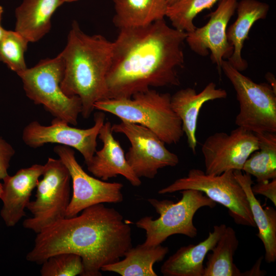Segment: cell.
<instances>
[{"label": "cell", "mask_w": 276, "mask_h": 276, "mask_svg": "<svg viewBox=\"0 0 276 276\" xmlns=\"http://www.w3.org/2000/svg\"><path fill=\"white\" fill-rule=\"evenodd\" d=\"M223 72L233 86L239 103L235 124L255 133L276 132V93L268 83H257L243 75L227 60Z\"/></svg>", "instance_id": "ba28073f"}, {"label": "cell", "mask_w": 276, "mask_h": 276, "mask_svg": "<svg viewBox=\"0 0 276 276\" xmlns=\"http://www.w3.org/2000/svg\"><path fill=\"white\" fill-rule=\"evenodd\" d=\"M220 1L178 0L168 6L166 17L171 21L172 27L179 31L189 33L196 28L194 24L195 17Z\"/></svg>", "instance_id": "484cf974"}, {"label": "cell", "mask_w": 276, "mask_h": 276, "mask_svg": "<svg viewBox=\"0 0 276 276\" xmlns=\"http://www.w3.org/2000/svg\"><path fill=\"white\" fill-rule=\"evenodd\" d=\"M251 191L255 195H263L271 200L274 206L276 205V178L257 182L252 185Z\"/></svg>", "instance_id": "f546056e"}, {"label": "cell", "mask_w": 276, "mask_h": 276, "mask_svg": "<svg viewBox=\"0 0 276 276\" xmlns=\"http://www.w3.org/2000/svg\"><path fill=\"white\" fill-rule=\"evenodd\" d=\"M179 192L181 198L176 203L170 200L148 199L159 216L154 220L152 216H145L135 223L137 227L146 232L143 246L160 245L175 234L195 238L197 229L193 223L194 215L202 207L213 208L216 205L215 202L198 190L188 189Z\"/></svg>", "instance_id": "8992f818"}, {"label": "cell", "mask_w": 276, "mask_h": 276, "mask_svg": "<svg viewBox=\"0 0 276 276\" xmlns=\"http://www.w3.org/2000/svg\"><path fill=\"white\" fill-rule=\"evenodd\" d=\"M15 153L13 147L0 136V179L8 175L10 162Z\"/></svg>", "instance_id": "f1b7e54d"}, {"label": "cell", "mask_w": 276, "mask_h": 276, "mask_svg": "<svg viewBox=\"0 0 276 276\" xmlns=\"http://www.w3.org/2000/svg\"><path fill=\"white\" fill-rule=\"evenodd\" d=\"M64 3H65V2H74V1H77L78 0H63Z\"/></svg>", "instance_id": "d590c367"}, {"label": "cell", "mask_w": 276, "mask_h": 276, "mask_svg": "<svg viewBox=\"0 0 276 276\" xmlns=\"http://www.w3.org/2000/svg\"><path fill=\"white\" fill-rule=\"evenodd\" d=\"M265 77L272 90L276 93V79L274 75L270 72H267Z\"/></svg>", "instance_id": "1f68e13d"}, {"label": "cell", "mask_w": 276, "mask_h": 276, "mask_svg": "<svg viewBox=\"0 0 276 276\" xmlns=\"http://www.w3.org/2000/svg\"><path fill=\"white\" fill-rule=\"evenodd\" d=\"M235 177L244 190L249 203L252 218L258 227V238L265 249V259L268 263L276 260V211L271 206L263 208L251 191L254 182L251 176L241 170L234 171Z\"/></svg>", "instance_id": "44dd1931"}, {"label": "cell", "mask_w": 276, "mask_h": 276, "mask_svg": "<svg viewBox=\"0 0 276 276\" xmlns=\"http://www.w3.org/2000/svg\"><path fill=\"white\" fill-rule=\"evenodd\" d=\"M168 252L169 248L161 244L151 247L139 244L128 250L123 260L104 266L101 271L114 272L122 276H157L153 266L162 261Z\"/></svg>", "instance_id": "603a6c76"}, {"label": "cell", "mask_w": 276, "mask_h": 276, "mask_svg": "<svg viewBox=\"0 0 276 276\" xmlns=\"http://www.w3.org/2000/svg\"><path fill=\"white\" fill-rule=\"evenodd\" d=\"M53 150L68 169L72 181L73 194L65 217L77 216L96 204L123 201L122 183L106 182L88 175L77 162L71 147L58 145Z\"/></svg>", "instance_id": "7c38bea8"}, {"label": "cell", "mask_w": 276, "mask_h": 276, "mask_svg": "<svg viewBox=\"0 0 276 276\" xmlns=\"http://www.w3.org/2000/svg\"><path fill=\"white\" fill-rule=\"evenodd\" d=\"M112 132L125 135L130 143L126 160L139 177L154 178L158 171L175 167L177 155L169 151L165 143L153 132L141 125L121 121L111 126Z\"/></svg>", "instance_id": "30bf717a"}, {"label": "cell", "mask_w": 276, "mask_h": 276, "mask_svg": "<svg viewBox=\"0 0 276 276\" xmlns=\"http://www.w3.org/2000/svg\"><path fill=\"white\" fill-rule=\"evenodd\" d=\"M110 122H104L100 129L98 137L103 147L96 151L91 159L86 165L87 170L96 177L106 181L120 175L131 185L138 187L141 181L128 164L123 149L116 140Z\"/></svg>", "instance_id": "2e32d148"}, {"label": "cell", "mask_w": 276, "mask_h": 276, "mask_svg": "<svg viewBox=\"0 0 276 276\" xmlns=\"http://www.w3.org/2000/svg\"><path fill=\"white\" fill-rule=\"evenodd\" d=\"M3 12H4L3 7L2 6H0V41L2 40V39L4 37L7 31L6 30L3 28V27H2L1 25V21H2V18Z\"/></svg>", "instance_id": "d6a6232c"}, {"label": "cell", "mask_w": 276, "mask_h": 276, "mask_svg": "<svg viewBox=\"0 0 276 276\" xmlns=\"http://www.w3.org/2000/svg\"><path fill=\"white\" fill-rule=\"evenodd\" d=\"M113 22L119 30L146 26L165 19L167 0H112Z\"/></svg>", "instance_id": "7402d4cb"}, {"label": "cell", "mask_w": 276, "mask_h": 276, "mask_svg": "<svg viewBox=\"0 0 276 276\" xmlns=\"http://www.w3.org/2000/svg\"><path fill=\"white\" fill-rule=\"evenodd\" d=\"M167 1L168 5L170 6L176 3L178 0H167Z\"/></svg>", "instance_id": "836d02e7"}, {"label": "cell", "mask_w": 276, "mask_h": 276, "mask_svg": "<svg viewBox=\"0 0 276 276\" xmlns=\"http://www.w3.org/2000/svg\"><path fill=\"white\" fill-rule=\"evenodd\" d=\"M237 4V0H220L216 10L210 14L208 22L187 34L186 41L191 50L200 56H206L210 52L211 61L219 73L222 61L227 59L233 52L226 30Z\"/></svg>", "instance_id": "5bb4252c"}, {"label": "cell", "mask_w": 276, "mask_h": 276, "mask_svg": "<svg viewBox=\"0 0 276 276\" xmlns=\"http://www.w3.org/2000/svg\"><path fill=\"white\" fill-rule=\"evenodd\" d=\"M259 149L256 134L241 127L229 134L216 132L202 145L204 172L219 175L228 170H241L248 157Z\"/></svg>", "instance_id": "4fadbf2b"}, {"label": "cell", "mask_w": 276, "mask_h": 276, "mask_svg": "<svg viewBox=\"0 0 276 276\" xmlns=\"http://www.w3.org/2000/svg\"><path fill=\"white\" fill-rule=\"evenodd\" d=\"M238 245L235 230L226 226L211 253L208 255L203 276H241L242 272L234 262Z\"/></svg>", "instance_id": "cb8c5ba5"}, {"label": "cell", "mask_w": 276, "mask_h": 276, "mask_svg": "<svg viewBox=\"0 0 276 276\" xmlns=\"http://www.w3.org/2000/svg\"><path fill=\"white\" fill-rule=\"evenodd\" d=\"M64 72V61L59 53L54 58L40 60L17 75L26 95L35 104L42 105L54 118L75 126L82 104L78 97H70L63 92L61 83Z\"/></svg>", "instance_id": "5b68a950"}, {"label": "cell", "mask_w": 276, "mask_h": 276, "mask_svg": "<svg viewBox=\"0 0 276 276\" xmlns=\"http://www.w3.org/2000/svg\"><path fill=\"white\" fill-rule=\"evenodd\" d=\"M188 189L201 191L216 203L225 206L236 223L256 227L246 195L233 170L212 175L200 169H192L187 176L175 180L159 190L158 193H172Z\"/></svg>", "instance_id": "52a82bcc"}, {"label": "cell", "mask_w": 276, "mask_h": 276, "mask_svg": "<svg viewBox=\"0 0 276 276\" xmlns=\"http://www.w3.org/2000/svg\"><path fill=\"white\" fill-rule=\"evenodd\" d=\"M255 134L259 149L248 157L242 171L255 177L257 182L276 178V132Z\"/></svg>", "instance_id": "d4e9b609"}, {"label": "cell", "mask_w": 276, "mask_h": 276, "mask_svg": "<svg viewBox=\"0 0 276 276\" xmlns=\"http://www.w3.org/2000/svg\"><path fill=\"white\" fill-rule=\"evenodd\" d=\"M132 247L129 224L117 210L99 203L37 233L26 258L41 264L52 256L74 253L82 259V276H101L102 267L119 261Z\"/></svg>", "instance_id": "7a4b0ae2"}, {"label": "cell", "mask_w": 276, "mask_h": 276, "mask_svg": "<svg viewBox=\"0 0 276 276\" xmlns=\"http://www.w3.org/2000/svg\"><path fill=\"white\" fill-rule=\"evenodd\" d=\"M41 265L40 272L42 276H82L83 273L81 257L71 252L52 256Z\"/></svg>", "instance_id": "83f0119b"}, {"label": "cell", "mask_w": 276, "mask_h": 276, "mask_svg": "<svg viewBox=\"0 0 276 276\" xmlns=\"http://www.w3.org/2000/svg\"><path fill=\"white\" fill-rule=\"evenodd\" d=\"M29 42L16 31L7 30L0 41V61L17 74L27 68L25 53Z\"/></svg>", "instance_id": "4316f807"}, {"label": "cell", "mask_w": 276, "mask_h": 276, "mask_svg": "<svg viewBox=\"0 0 276 276\" xmlns=\"http://www.w3.org/2000/svg\"><path fill=\"white\" fill-rule=\"evenodd\" d=\"M43 169V165L34 164L3 179L1 216L7 226H15L26 215L25 209Z\"/></svg>", "instance_id": "9a60e30c"}, {"label": "cell", "mask_w": 276, "mask_h": 276, "mask_svg": "<svg viewBox=\"0 0 276 276\" xmlns=\"http://www.w3.org/2000/svg\"><path fill=\"white\" fill-rule=\"evenodd\" d=\"M3 184H2V183L0 182V199H1V197H2V194H3Z\"/></svg>", "instance_id": "e575fe53"}, {"label": "cell", "mask_w": 276, "mask_h": 276, "mask_svg": "<svg viewBox=\"0 0 276 276\" xmlns=\"http://www.w3.org/2000/svg\"><path fill=\"white\" fill-rule=\"evenodd\" d=\"M171 96L150 89L129 98L100 100L94 107L112 114L121 121L147 128L165 144H176L184 133L181 120L171 107Z\"/></svg>", "instance_id": "277c9868"}, {"label": "cell", "mask_w": 276, "mask_h": 276, "mask_svg": "<svg viewBox=\"0 0 276 276\" xmlns=\"http://www.w3.org/2000/svg\"><path fill=\"white\" fill-rule=\"evenodd\" d=\"M112 52L113 42L100 34H87L77 21L72 22L60 53L64 64L61 88L66 95L80 98L85 119L92 113L96 102L108 99L106 77Z\"/></svg>", "instance_id": "3957f363"}, {"label": "cell", "mask_w": 276, "mask_h": 276, "mask_svg": "<svg viewBox=\"0 0 276 276\" xmlns=\"http://www.w3.org/2000/svg\"><path fill=\"white\" fill-rule=\"evenodd\" d=\"M227 95L225 89L217 88L216 84L211 82L199 93H197L194 88L187 87L171 96V107L181 120L188 146L194 153L197 147V121L201 107L209 101L225 99Z\"/></svg>", "instance_id": "e0dca14e"}, {"label": "cell", "mask_w": 276, "mask_h": 276, "mask_svg": "<svg viewBox=\"0 0 276 276\" xmlns=\"http://www.w3.org/2000/svg\"><path fill=\"white\" fill-rule=\"evenodd\" d=\"M224 224L215 225L207 238L197 244L180 247L163 264L160 271L165 276H203L204 259L224 232Z\"/></svg>", "instance_id": "ac0fdd59"}, {"label": "cell", "mask_w": 276, "mask_h": 276, "mask_svg": "<svg viewBox=\"0 0 276 276\" xmlns=\"http://www.w3.org/2000/svg\"><path fill=\"white\" fill-rule=\"evenodd\" d=\"M94 122L92 127L80 129L71 126L66 121L56 118L47 126L33 121L23 129L22 140L25 145L32 148L49 143L73 148L82 154L87 164L97 151V139L105 122V114L102 112L95 113Z\"/></svg>", "instance_id": "8fae6325"}, {"label": "cell", "mask_w": 276, "mask_h": 276, "mask_svg": "<svg viewBox=\"0 0 276 276\" xmlns=\"http://www.w3.org/2000/svg\"><path fill=\"white\" fill-rule=\"evenodd\" d=\"M43 165L35 199L27 206L32 217L23 222L25 228L37 234L64 218L71 200V176L64 164L59 158L49 157Z\"/></svg>", "instance_id": "9c48e42d"}, {"label": "cell", "mask_w": 276, "mask_h": 276, "mask_svg": "<svg viewBox=\"0 0 276 276\" xmlns=\"http://www.w3.org/2000/svg\"><path fill=\"white\" fill-rule=\"evenodd\" d=\"M187 34L165 19L119 30L106 77L108 99L131 98L151 87L179 86Z\"/></svg>", "instance_id": "6da1fadb"}, {"label": "cell", "mask_w": 276, "mask_h": 276, "mask_svg": "<svg viewBox=\"0 0 276 276\" xmlns=\"http://www.w3.org/2000/svg\"><path fill=\"white\" fill-rule=\"evenodd\" d=\"M63 0H23L15 9V31L29 42H35L48 34L51 19Z\"/></svg>", "instance_id": "ffe728a7"}, {"label": "cell", "mask_w": 276, "mask_h": 276, "mask_svg": "<svg viewBox=\"0 0 276 276\" xmlns=\"http://www.w3.org/2000/svg\"><path fill=\"white\" fill-rule=\"evenodd\" d=\"M269 8L267 3L258 0H241L238 2L237 18L227 28L226 35L233 48V53L227 61L240 72L248 67L246 60L242 56V50L245 40L248 39L250 30L257 21L266 18Z\"/></svg>", "instance_id": "d6986e66"}, {"label": "cell", "mask_w": 276, "mask_h": 276, "mask_svg": "<svg viewBox=\"0 0 276 276\" xmlns=\"http://www.w3.org/2000/svg\"><path fill=\"white\" fill-rule=\"evenodd\" d=\"M263 257L260 258L255 266L249 271H247L246 272L242 273V275H262L263 272L260 270V267L261 263V260Z\"/></svg>", "instance_id": "4dcf8cb0"}]
</instances>
